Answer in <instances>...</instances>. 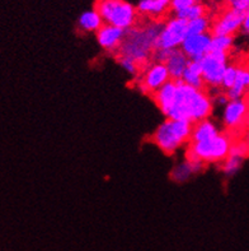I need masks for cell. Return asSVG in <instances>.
Returning a JSON list of instances; mask_svg holds the SVG:
<instances>
[{"label":"cell","instance_id":"cell-1","mask_svg":"<svg viewBox=\"0 0 249 251\" xmlns=\"http://www.w3.org/2000/svg\"><path fill=\"white\" fill-rule=\"evenodd\" d=\"M164 23L161 21H152L141 25H134L126 31L120 51L117 56L129 57L144 70L152 64V55L157 49V41L163 29Z\"/></svg>","mask_w":249,"mask_h":251},{"label":"cell","instance_id":"cell-2","mask_svg":"<svg viewBox=\"0 0 249 251\" xmlns=\"http://www.w3.org/2000/svg\"><path fill=\"white\" fill-rule=\"evenodd\" d=\"M177 93L167 119L188 120L192 124L206 120L211 116L214 102L207 89H197L187 86L182 80H176Z\"/></svg>","mask_w":249,"mask_h":251},{"label":"cell","instance_id":"cell-3","mask_svg":"<svg viewBox=\"0 0 249 251\" xmlns=\"http://www.w3.org/2000/svg\"><path fill=\"white\" fill-rule=\"evenodd\" d=\"M193 124L188 120H174L165 119L149 140L158 147L164 154L172 156L181 147L188 144L192 135Z\"/></svg>","mask_w":249,"mask_h":251},{"label":"cell","instance_id":"cell-4","mask_svg":"<svg viewBox=\"0 0 249 251\" xmlns=\"http://www.w3.org/2000/svg\"><path fill=\"white\" fill-rule=\"evenodd\" d=\"M233 139L230 133H220L211 139L188 143L187 159L200 161L202 163H223L230 153Z\"/></svg>","mask_w":249,"mask_h":251},{"label":"cell","instance_id":"cell-5","mask_svg":"<svg viewBox=\"0 0 249 251\" xmlns=\"http://www.w3.org/2000/svg\"><path fill=\"white\" fill-rule=\"evenodd\" d=\"M94 10L99 13L104 25H114L125 31L137 25L139 12L126 0H95Z\"/></svg>","mask_w":249,"mask_h":251},{"label":"cell","instance_id":"cell-6","mask_svg":"<svg viewBox=\"0 0 249 251\" xmlns=\"http://www.w3.org/2000/svg\"><path fill=\"white\" fill-rule=\"evenodd\" d=\"M229 54L210 51L207 55L200 60L202 76L205 82L206 88H221L223 76L225 74L227 65H229Z\"/></svg>","mask_w":249,"mask_h":251},{"label":"cell","instance_id":"cell-7","mask_svg":"<svg viewBox=\"0 0 249 251\" xmlns=\"http://www.w3.org/2000/svg\"><path fill=\"white\" fill-rule=\"evenodd\" d=\"M187 36H188V22L173 17L163 25V29L157 41V49H161V50L181 49Z\"/></svg>","mask_w":249,"mask_h":251},{"label":"cell","instance_id":"cell-8","mask_svg":"<svg viewBox=\"0 0 249 251\" xmlns=\"http://www.w3.org/2000/svg\"><path fill=\"white\" fill-rule=\"evenodd\" d=\"M170 80L169 72L165 64L152 63L144 70V73L139 76L137 88L141 93L152 97L155 92H158L163 86Z\"/></svg>","mask_w":249,"mask_h":251},{"label":"cell","instance_id":"cell-9","mask_svg":"<svg viewBox=\"0 0 249 251\" xmlns=\"http://www.w3.org/2000/svg\"><path fill=\"white\" fill-rule=\"evenodd\" d=\"M244 14L246 13L239 12L227 6L218 17L211 22V36H235L242 29Z\"/></svg>","mask_w":249,"mask_h":251},{"label":"cell","instance_id":"cell-10","mask_svg":"<svg viewBox=\"0 0 249 251\" xmlns=\"http://www.w3.org/2000/svg\"><path fill=\"white\" fill-rule=\"evenodd\" d=\"M249 118V106L244 99L229 101L224 108L223 123L227 133L244 127Z\"/></svg>","mask_w":249,"mask_h":251},{"label":"cell","instance_id":"cell-11","mask_svg":"<svg viewBox=\"0 0 249 251\" xmlns=\"http://www.w3.org/2000/svg\"><path fill=\"white\" fill-rule=\"evenodd\" d=\"M211 33L204 35H188L183 41L181 50L188 56L191 61H200L202 57L207 55L211 49Z\"/></svg>","mask_w":249,"mask_h":251},{"label":"cell","instance_id":"cell-12","mask_svg":"<svg viewBox=\"0 0 249 251\" xmlns=\"http://www.w3.org/2000/svg\"><path fill=\"white\" fill-rule=\"evenodd\" d=\"M95 35H97L98 44L103 50L117 55L126 35V31L114 25H103Z\"/></svg>","mask_w":249,"mask_h":251},{"label":"cell","instance_id":"cell-13","mask_svg":"<svg viewBox=\"0 0 249 251\" xmlns=\"http://www.w3.org/2000/svg\"><path fill=\"white\" fill-rule=\"evenodd\" d=\"M189 63H191V60H189L188 56L181 49H174V50H172L167 63H165V67H167L168 72H169L170 79H182L183 73H184V70L189 65Z\"/></svg>","mask_w":249,"mask_h":251},{"label":"cell","instance_id":"cell-14","mask_svg":"<svg viewBox=\"0 0 249 251\" xmlns=\"http://www.w3.org/2000/svg\"><path fill=\"white\" fill-rule=\"evenodd\" d=\"M204 169H205V163L200 162V161H191V159L186 158L183 162L178 163L172 170L170 178L176 182H186L192 176L200 174Z\"/></svg>","mask_w":249,"mask_h":251},{"label":"cell","instance_id":"cell-15","mask_svg":"<svg viewBox=\"0 0 249 251\" xmlns=\"http://www.w3.org/2000/svg\"><path fill=\"white\" fill-rule=\"evenodd\" d=\"M170 1L172 0H140L136 9L139 14L159 21V18L164 17L168 10H170Z\"/></svg>","mask_w":249,"mask_h":251},{"label":"cell","instance_id":"cell-16","mask_svg":"<svg viewBox=\"0 0 249 251\" xmlns=\"http://www.w3.org/2000/svg\"><path fill=\"white\" fill-rule=\"evenodd\" d=\"M176 93L177 83L176 80L170 79L165 86L161 87L158 92H155L154 95L152 96V99L154 100L155 105L158 106V108L164 114V116H167L170 107L173 105L174 99H176Z\"/></svg>","mask_w":249,"mask_h":251},{"label":"cell","instance_id":"cell-17","mask_svg":"<svg viewBox=\"0 0 249 251\" xmlns=\"http://www.w3.org/2000/svg\"><path fill=\"white\" fill-rule=\"evenodd\" d=\"M249 91V67L248 65H238V75L235 84L229 91H226L227 99L230 101L242 100Z\"/></svg>","mask_w":249,"mask_h":251},{"label":"cell","instance_id":"cell-18","mask_svg":"<svg viewBox=\"0 0 249 251\" xmlns=\"http://www.w3.org/2000/svg\"><path fill=\"white\" fill-rule=\"evenodd\" d=\"M219 134H220V130L218 129V126L212 121L206 119V120L199 121V123L193 124L192 135H191L189 143H199V142L211 139V138L216 137Z\"/></svg>","mask_w":249,"mask_h":251},{"label":"cell","instance_id":"cell-19","mask_svg":"<svg viewBox=\"0 0 249 251\" xmlns=\"http://www.w3.org/2000/svg\"><path fill=\"white\" fill-rule=\"evenodd\" d=\"M183 83H186L187 86H191L197 89H206L204 76H202V70L200 61H191L187 69L184 70L182 76Z\"/></svg>","mask_w":249,"mask_h":251},{"label":"cell","instance_id":"cell-20","mask_svg":"<svg viewBox=\"0 0 249 251\" xmlns=\"http://www.w3.org/2000/svg\"><path fill=\"white\" fill-rule=\"evenodd\" d=\"M103 25V19L99 16V13L94 9L83 13L78 21V27L83 32H95L97 33Z\"/></svg>","mask_w":249,"mask_h":251},{"label":"cell","instance_id":"cell-21","mask_svg":"<svg viewBox=\"0 0 249 251\" xmlns=\"http://www.w3.org/2000/svg\"><path fill=\"white\" fill-rule=\"evenodd\" d=\"M206 13H207V8H206L205 4H202L201 1H200V3L195 4V5L189 6L187 9L182 10V12L177 13V14H174V17L189 22V21H193V19L206 17Z\"/></svg>","mask_w":249,"mask_h":251},{"label":"cell","instance_id":"cell-22","mask_svg":"<svg viewBox=\"0 0 249 251\" xmlns=\"http://www.w3.org/2000/svg\"><path fill=\"white\" fill-rule=\"evenodd\" d=\"M233 36H212L211 49H210V51H218V52L229 54L231 49H233Z\"/></svg>","mask_w":249,"mask_h":251},{"label":"cell","instance_id":"cell-23","mask_svg":"<svg viewBox=\"0 0 249 251\" xmlns=\"http://www.w3.org/2000/svg\"><path fill=\"white\" fill-rule=\"evenodd\" d=\"M211 29V21L207 17L193 19L188 22V35H204Z\"/></svg>","mask_w":249,"mask_h":251},{"label":"cell","instance_id":"cell-24","mask_svg":"<svg viewBox=\"0 0 249 251\" xmlns=\"http://www.w3.org/2000/svg\"><path fill=\"white\" fill-rule=\"evenodd\" d=\"M238 75V65L235 64H229L225 70V74L223 76V82H221V89L226 92L231 87L235 84V80H237Z\"/></svg>","mask_w":249,"mask_h":251},{"label":"cell","instance_id":"cell-25","mask_svg":"<svg viewBox=\"0 0 249 251\" xmlns=\"http://www.w3.org/2000/svg\"><path fill=\"white\" fill-rule=\"evenodd\" d=\"M117 60H118V64H120L121 67L126 70L127 73L131 74V75H141V69H140L139 65H137L134 60H131V59L125 56H117Z\"/></svg>","mask_w":249,"mask_h":251},{"label":"cell","instance_id":"cell-26","mask_svg":"<svg viewBox=\"0 0 249 251\" xmlns=\"http://www.w3.org/2000/svg\"><path fill=\"white\" fill-rule=\"evenodd\" d=\"M201 0H172L170 1V10L177 14V13L182 12V10L187 9L189 6L195 5V4L200 3Z\"/></svg>","mask_w":249,"mask_h":251},{"label":"cell","instance_id":"cell-27","mask_svg":"<svg viewBox=\"0 0 249 251\" xmlns=\"http://www.w3.org/2000/svg\"><path fill=\"white\" fill-rule=\"evenodd\" d=\"M242 140H243L244 144H246L247 151H248V154H249V118L248 120H247L246 125H244V133H243V138H242Z\"/></svg>","mask_w":249,"mask_h":251},{"label":"cell","instance_id":"cell-28","mask_svg":"<svg viewBox=\"0 0 249 251\" xmlns=\"http://www.w3.org/2000/svg\"><path fill=\"white\" fill-rule=\"evenodd\" d=\"M240 32H243L244 35L249 36V10H247L246 14H244L243 25H242V29Z\"/></svg>","mask_w":249,"mask_h":251},{"label":"cell","instance_id":"cell-29","mask_svg":"<svg viewBox=\"0 0 249 251\" xmlns=\"http://www.w3.org/2000/svg\"><path fill=\"white\" fill-rule=\"evenodd\" d=\"M224 1H225V3L227 4V5L230 6V5H233V4L235 3V1H237V0H224Z\"/></svg>","mask_w":249,"mask_h":251},{"label":"cell","instance_id":"cell-30","mask_svg":"<svg viewBox=\"0 0 249 251\" xmlns=\"http://www.w3.org/2000/svg\"><path fill=\"white\" fill-rule=\"evenodd\" d=\"M248 67H249V59H248Z\"/></svg>","mask_w":249,"mask_h":251}]
</instances>
